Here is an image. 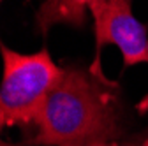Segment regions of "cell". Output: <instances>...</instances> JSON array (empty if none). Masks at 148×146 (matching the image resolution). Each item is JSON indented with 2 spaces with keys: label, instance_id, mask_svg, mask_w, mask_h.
Returning a JSON list of instances; mask_svg holds the SVG:
<instances>
[{
  "label": "cell",
  "instance_id": "1",
  "mask_svg": "<svg viewBox=\"0 0 148 146\" xmlns=\"http://www.w3.org/2000/svg\"><path fill=\"white\" fill-rule=\"evenodd\" d=\"M27 132V146H86L115 141L122 134L116 85L95 67H64L60 83Z\"/></svg>",
  "mask_w": 148,
  "mask_h": 146
},
{
  "label": "cell",
  "instance_id": "2",
  "mask_svg": "<svg viewBox=\"0 0 148 146\" xmlns=\"http://www.w3.org/2000/svg\"><path fill=\"white\" fill-rule=\"evenodd\" d=\"M4 78L0 86V123L2 127L34 125L42 104L64 76L48 49L20 53L2 44Z\"/></svg>",
  "mask_w": 148,
  "mask_h": 146
},
{
  "label": "cell",
  "instance_id": "3",
  "mask_svg": "<svg viewBox=\"0 0 148 146\" xmlns=\"http://www.w3.org/2000/svg\"><path fill=\"white\" fill-rule=\"evenodd\" d=\"M97 51L104 44L120 49L125 67L148 63L146 27L132 12V0H106L101 14L95 18Z\"/></svg>",
  "mask_w": 148,
  "mask_h": 146
},
{
  "label": "cell",
  "instance_id": "4",
  "mask_svg": "<svg viewBox=\"0 0 148 146\" xmlns=\"http://www.w3.org/2000/svg\"><path fill=\"white\" fill-rule=\"evenodd\" d=\"M106 0H44L37 11V30L46 35L57 25L83 27L86 12L90 11L94 20L101 14Z\"/></svg>",
  "mask_w": 148,
  "mask_h": 146
},
{
  "label": "cell",
  "instance_id": "5",
  "mask_svg": "<svg viewBox=\"0 0 148 146\" xmlns=\"http://www.w3.org/2000/svg\"><path fill=\"white\" fill-rule=\"evenodd\" d=\"M86 146H136V144H122V143H116V141H102V143L86 144Z\"/></svg>",
  "mask_w": 148,
  "mask_h": 146
},
{
  "label": "cell",
  "instance_id": "6",
  "mask_svg": "<svg viewBox=\"0 0 148 146\" xmlns=\"http://www.w3.org/2000/svg\"><path fill=\"white\" fill-rule=\"evenodd\" d=\"M2 146H16V144H9V143H2Z\"/></svg>",
  "mask_w": 148,
  "mask_h": 146
}]
</instances>
